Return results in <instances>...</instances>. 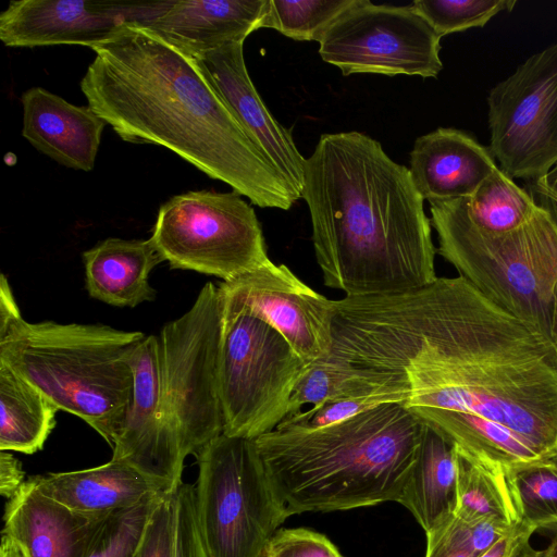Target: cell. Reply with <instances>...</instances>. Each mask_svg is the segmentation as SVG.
Returning a JSON list of instances; mask_svg holds the SVG:
<instances>
[{"label":"cell","mask_w":557,"mask_h":557,"mask_svg":"<svg viewBox=\"0 0 557 557\" xmlns=\"http://www.w3.org/2000/svg\"><path fill=\"white\" fill-rule=\"evenodd\" d=\"M260 557H271V555L268 552V549L265 548V550L263 552V554Z\"/></svg>","instance_id":"cell-43"},{"label":"cell","mask_w":557,"mask_h":557,"mask_svg":"<svg viewBox=\"0 0 557 557\" xmlns=\"http://www.w3.org/2000/svg\"><path fill=\"white\" fill-rule=\"evenodd\" d=\"M369 395H401L366 381L354 368L332 354L310 363L292 393L287 416L301 411L305 405L320 406L327 401ZM286 416V417H287Z\"/></svg>","instance_id":"cell-28"},{"label":"cell","mask_w":557,"mask_h":557,"mask_svg":"<svg viewBox=\"0 0 557 557\" xmlns=\"http://www.w3.org/2000/svg\"><path fill=\"white\" fill-rule=\"evenodd\" d=\"M22 465L8 450L0 453V494L12 498L26 481Z\"/></svg>","instance_id":"cell-38"},{"label":"cell","mask_w":557,"mask_h":557,"mask_svg":"<svg viewBox=\"0 0 557 557\" xmlns=\"http://www.w3.org/2000/svg\"><path fill=\"white\" fill-rule=\"evenodd\" d=\"M91 49L81 89L121 139L162 146L260 208L288 210L298 200L196 58L134 22Z\"/></svg>","instance_id":"cell-2"},{"label":"cell","mask_w":557,"mask_h":557,"mask_svg":"<svg viewBox=\"0 0 557 557\" xmlns=\"http://www.w3.org/2000/svg\"><path fill=\"white\" fill-rule=\"evenodd\" d=\"M533 183H534L536 193L543 195L544 198L549 199V202L552 203L550 207H548V206H545V207L549 208L557 215V190L550 188L549 186H547L546 184H544L541 181H536Z\"/></svg>","instance_id":"cell-41"},{"label":"cell","mask_w":557,"mask_h":557,"mask_svg":"<svg viewBox=\"0 0 557 557\" xmlns=\"http://www.w3.org/2000/svg\"><path fill=\"white\" fill-rule=\"evenodd\" d=\"M516 3V0H416L411 7L443 37L483 27L499 12H510Z\"/></svg>","instance_id":"cell-30"},{"label":"cell","mask_w":557,"mask_h":557,"mask_svg":"<svg viewBox=\"0 0 557 557\" xmlns=\"http://www.w3.org/2000/svg\"><path fill=\"white\" fill-rule=\"evenodd\" d=\"M516 525L493 520L466 522L455 517L446 525L426 535H441L453 544L465 548L473 556L480 557Z\"/></svg>","instance_id":"cell-34"},{"label":"cell","mask_w":557,"mask_h":557,"mask_svg":"<svg viewBox=\"0 0 557 557\" xmlns=\"http://www.w3.org/2000/svg\"><path fill=\"white\" fill-rule=\"evenodd\" d=\"M386 403L403 404L400 398L391 395H369L333 400L287 416L276 429H321L346 421Z\"/></svg>","instance_id":"cell-32"},{"label":"cell","mask_w":557,"mask_h":557,"mask_svg":"<svg viewBox=\"0 0 557 557\" xmlns=\"http://www.w3.org/2000/svg\"><path fill=\"white\" fill-rule=\"evenodd\" d=\"M30 479L46 496L87 515L110 516L168 493L132 466L113 459L89 469Z\"/></svg>","instance_id":"cell-21"},{"label":"cell","mask_w":557,"mask_h":557,"mask_svg":"<svg viewBox=\"0 0 557 557\" xmlns=\"http://www.w3.org/2000/svg\"><path fill=\"white\" fill-rule=\"evenodd\" d=\"M175 492L159 498L133 557H175Z\"/></svg>","instance_id":"cell-33"},{"label":"cell","mask_w":557,"mask_h":557,"mask_svg":"<svg viewBox=\"0 0 557 557\" xmlns=\"http://www.w3.org/2000/svg\"><path fill=\"white\" fill-rule=\"evenodd\" d=\"M555 528H557V525Z\"/></svg>","instance_id":"cell-44"},{"label":"cell","mask_w":557,"mask_h":557,"mask_svg":"<svg viewBox=\"0 0 557 557\" xmlns=\"http://www.w3.org/2000/svg\"><path fill=\"white\" fill-rule=\"evenodd\" d=\"M535 530L519 522L492 548L480 557H543V550H536L530 543Z\"/></svg>","instance_id":"cell-37"},{"label":"cell","mask_w":557,"mask_h":557,"mask_svg":"<svg viewBox=\"0 0 557 557\" xmlns=\"http://www.w3.org/2000/svg\"><path fill=\"white\" fill-rule=\"evenodd\" d=\"M457 496L455 517L466 522L493 520L519 523L503 468L485 462L457 447Z\"/></svg>","instance_id":"cell-25"},{"label":"cell","mask_w":557,"mask_h":557,"mask_svg":"<svg viewBox=\"0 0 557 557\" xmlns=\"http://www.w3.org/2000/svg\"><path fill=\"white\" fill-rule=\"evenodd\" d=\"M543 557H557V540H553L552 543L543 550Z\"/></svg>","instance_id":"cell-42"},{"label":"cell","mask_w":557,"mask_h":557,"mask_svg":"<svg viewBox=\"0 0 557 557\" xmlns=\"http://www.w3.org/2000/svg\"><path fill=\"white\" fill-rule=\"evenodd\" d=\"M59 409L40 391L0 361V450L42 449Z\"/></svg>","instance_id":"cell-24"},{"label":"cell","mask_w":557,"mask_h":557,"mask_svg":"<svg viewBox=\"0 0 557 557\" xmlns=\"http://www.w3.org/2000/svg\"><path fill=\"white\" fill-rule=\"evenodd\" d=\"M195 456L196 516L208 557H260L289 513L255 441L222 433Z\"/></svg>","instance_id":"cell-7"},{"label":"cell","mask_w":557,"mask_h":557,"mask_svg":"<svg viewBox=\"0 0 557 557\" xmlns=\"http://www.w3.org/2000/svg\"><path fill=\"white\" fill-rule=\"evenodd\" d=\"M221 297L276 330L308 364L332 354L334 300L285 264H265L218 285Z\"/></svg>","instance_id":"cell-13"},{"label":"cell","mask_w":557,"mask_h":557,"mask_svg":"<svg viewBox=\"0 0 557 557\" xmlns=\"http://www.w3.org/2000/svg\"><path fill=\"white\" fill-rule=\"evenodd\" d=\"M455 201L475 228L495 235L518 228L541 207L530 193L499 168L471 196Z\"/></svg>","instance_id":"cell-26"},{"label":"cell","mask_w":557,"mask_h":557,"mask_svg":"<svg viewBox=\"0 0 557 557\" xmlns=\"http://www.w3.org/2000/svg\"><path fill=\"white\" fill-rule=\"evenodd\" d=\"M221 296L213 283L191 308L161 330L163 400L184 458L223 433L219 385Z\"/></svg>","instance_id":"cell-9"},{"label":"cell","mask_w":557,"mask_h":557,"mask_svg":"<svg viewBox=\"0 0 557 557\" xmlns=\"http://www.w3.org/2000/svg\"><path fill=\"white\" fill-rule=\"evenodd\" d=\"M441 38L410 5L355 0L319 40L323 61L343 75L375 73L436 77Z\"/></svg>","instance_id":"cell-12"},{"label":"cell","mask_w":557,"mask_h":557,"mask_svg":"<svg viewBox=\"0 0 557 557\" xmlns=\"http://www.w3.org/2000/svg\"><path fill=\"white\" fill-rule=\"evenodd\" d=\"M498 168L486 147L456 128L420 136L410 152L413 184L430 203L471 196Z\"/></svg>","instance_id":"cell-19"},{"label":"cell","mask_w":557,"mask_h":557,"mask_svg":"<svg viewBox=\"0 0 557 557\" xmlns=\"http://www.w3.org/2000/svg\"><path fill=\"white\" fill-rule=\"evenodd\" d=\"M355 0H269L262 28L295 40L319 41L330 25Z\"/></svg>","instance_id":"cell-29"},{"label":"cell","mask_w":557,"mask_h":557,"mask_svg":"<svg viewBox=\"0 0 557 557\" xmlns=\"http://www.w3.org/2000/svg\"><path fill=\"white\" fill-rule=\"evenodd\" d=\"M519 522L537 530L557 525V457L505 469Z\"/></svg>","instance_id":"cell-27"},{"label":"cell","mask_w":557,"mask_h":557,"mask_svg":"<svg viewBox=\"0 0 557 557\" xmlns=\"http://www.w3.org/2000/svg\"><path fill=\"white\" fill-rule=\"evenodd\" d=\"M171 269L228 282L270 259L252 207L236 191H188L164 202L150 237Z\"/></svg>","instance_id":"cell-10"},{"label":"cell","mask_w":557,"mask_h":557,"mask_svg":"<svg viewBox=\"0 0 557 557\" xmlns=\"http://www.w3.org/2000/svg\"><path fill=\"white\" fill-rule=\"evenodd\" d=\"M162 2L14 0L0 13V39L8 47L92 48L111 38L125 23H145Z\"/></svg>","instance_id":"cell-15"},{"label":"cell","mask_w":557,"mask_h":557,"mask_svg":"<svg viewBox=\"0 0 557 557\" xmlns=\"http://www.w3.org/2000/svg\"><path fill=\"white\" fill-rule=\"evenodd\" d=\"M163 494L109 516L86 557H133Z\"/></svg>","instance_id":"cell-31"},{"label":"cell","mask_w":557,"mask_h":557,"mask_svg":"<svg viewBox=\"0 0 557 557\" xmlns=\"http://www.w3.org/2000/svg\"><path fill=\"white\" fill-rule=\"evenodd\" d=\"M0 557H28L22 547L10 536L2 533Z\"/></svg>","instance_id":"cell-40"},{"label":"cell","mask_w":557,"mask_h":557,"mask_svg":"<svg viewBox=\"0 0 557 557\" xmlns=\"http://www.w3.org/2000/svg\"><path fill=\"white\" fill-rule=\"evenodd\" d=\"M425 557H475L441 535H426Z\"/></svg>","instance_id":"cell-39"},{"label":"cell","mask_w":557,"mask_h":557,"mask_svg":"<svg viewBox=\"0 0 557 557\" xmlns=\"http://www.w3.org/2000/svg\"><path fill=\"white\" fill-rule=\"evenodd\" d=\"M145 337L104 324L30 323L18 310L0 317V361L112 447L133 399L131 358Z\"/></svg>","instance_id":"cell-5"},{"label":"cell","mask_w":557,"mask_h":557,"mask_svg":"<svg viewBox=\"0 0 557 557\" xmlns=\"http://www.w3.org/2000/svg\"><path fill=\"white\" fill-rule=\"evenodd\" d=\"M457 446L425 424L399 504L416 518L425 534L449 523L456 515Z\"/></svg>","instance_id":"cell-23"},{"label":"cell","mask_w":557,"mask_h":557,"mask_svg":"<svg viewBox=\"0 0 557 557\" xmlns=\"http://www.w3.org/2000/svg\"><path fill=\"white\" fill-rule=\"evenodd\" d=\"M221 304L223 434L256 440L286 418L294 387L309 364L268 323L222 297Z\"/></svg>","instance_id":"cell-8"},{"label":"cell","mask_w":557,"mask_h":557,"mask_svg":"<svg viewBox=\"0 0 557 557\" xmlns=\"http://www.w3.org/2000/svg\"><path fill=\"white\" fill-rule=\"evenodd\" d=\"M23 137L38 151L74 170L95 166L107 123L87 106H75L41 87L22 95Z\"/></svg>","instance_id":"cell-20"},{"label":"cell","mask_w":557,"mask_h":557,"mask_svg":"<svg viewBox=\"0 0 557 557\" xmlns=\"http://www.w3.org/2000/svg\"><path fill=\"white\" fill-rule=\"evenodd\" d=\"M83 261L90 297L131 308L156 298V289L148 278L164 259L150 238H107L84 251Z\"/></svg>","instance_id":"cell-22"},{"label":"cell","mask_w":557,"mask_h":557,"mask_svg":"<svg viewBox=\"0 0 557 557\" xmlns=\"http://www.w3.org/2000/svg\"><path fill=\"white\" fill-rule=\"evenodd\" d=\"M324 285L346 297L398 294L434 282L424 199L408 168L360 132L323 134L301 191Z\"/></svg>","instance_id":"cell-3"},{"label":"cell","mask_w":557,"mask_h":557,"mask_svg":"<svg viewBox=\"0 0 557 557\" xmlns=\"http://www.w3.org/2000/svg\"><path fill=\"white\" fill-rule=\"evenodd\" d=\"M269 0H169L143 25L198 57L262 28Z\"/></svg>","instance_id":"cell-18"},{"label":"cell","mask_w":557,"mask_h":557,"mask_svg":"<svg viewBox=\"0 0 557 557\" xmlns=\"http://www.w3.org/2000/svg\"><path fill=\"white\" fill-rule=\"evenodd\" d=\"M332 355L504 470L557 457V348L465 277L334 300Z\"/></svg>","instance_id":"cell-1"},{"label":"cell","mask_w":557,"mask_h":557,"mask_svg":"<svg viewBox=\"0 0 557 557\" xmlns=\"http://www.w3.org/2000/svg\"><path fill=\"white\" fill-rule=\"evenodd\" d=\"M195 58V57H194ZM213 88L272 165L301 198L306 161L292 134L270 113L248 74L244 41L196 57Z\"/></svg>","instance_id":"cell-16"},{"label":"cell","mask_w":557,"mask_h":557,"mask_svg":"<svg viewBox=\"0 0 557 557\" xmlns=\"http://www.w3.org/2000/svg\"><path fill=\"white\" fill-rule=\"evenodd\" d=\"M133 399L112 450L168 493L182 482L185 458L169 420L162 393L159 335H146L131 358Z\"/></svg>","instance_id":"cell-14"},{"label":"cell","mask_w":557,"mask_h":557,"mask_svg":"<svg viewBox=\"0 0 557 557\" xmlns=\"http://www.w3.org/2000/svg\"><path fill=\"white\" fill-rule=\"evenodd\" d=\"M108 517L75 511L42 494L29 478L7 503L2 533L28 557H86Z\"/></svg>","instance_id":"cell-17"},{"label":"cell","mask_w":557,"mask_h":557,"mask_svg":"<svg viewBox=\"0 0 557 557\" xmlns=\"http://www.w3.org/2000/svg\"><path fill=\"white\" fill-rule=\"evenodd\" d=\"M488 150L510 177H546L557 166V44L529 57L487 96Z\"/></svg>","instance_id":"cell-11"},{"label":"cell","mask_w":557,"mask_h":557,"mask_svg":"<svg viewBox=\"0 0 557 557\" xmlns=\"http://www.w3.org/2000/svg\"><path fill=\"white\" fill-rule=\"evenodd\" d=\"M425 424L386 403L315 430L275 429L253 440L289 516L399 502Z\"/></svg>","instance_id":"cell-4"},{"label":"cell","mask_w":557,"mask_h":557,"mask_svg":"<svg viewBox=\"0 0 557 557\" xmlns=\"http://www.w3.org/2000/svg\"><path fill=\"white\" fill-rule=\"evenodd\" d=\"M175 557H208L197 522L195 488L186 483L175 492Z\"/></svg>","instance_id":"cell-35"},{"label":"cell","mask_w":557,"mask_h":557,"mask_svg":"<svg viewBox=\"0 0 557 557\" xmlns=\"http://www.w3.org/2000/svg\"><path fill=\"white\" fill-rule=\"evenodd\" d=\"M267 549L271 557H343L326 536L305 528L278 529Z\"/></svg>","instance_id":"cell-36"},{"label":"cell","mask_w":557,"mask_h":557,"mask_svg":"<svg viewBox=\"0 0 557 557\" xmlns=\"http://www.w3.org/2000/svg\"><path fill=\"white\" fill-rule=\"evenodd\" d=\"M430 210L437 252L483 296L557 348V215L541 205L528 222L495 235L475 228L455 199L431 202Z\"/></svg>","instance_id":"cell-6"}]
</instances>
